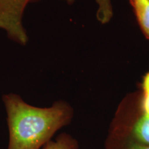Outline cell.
Segmentation results:
<instances>
[{
  "mask_svg": "<svg viewBox=\"0 0 149 149\" xmlns=\"http://www.w3.org/2000/svg\"><path fill=\"white\" fill-rule=\"evenodd\" d=\"M2 101L9 133L7 149H40L74 117L72 106L64 100L49 107H37L10 93L3 95Z\"/></svg>",
  "mask_w": 149,
  "mask_h": 149,
  "instance_id": "1",
  "label": "cell"
},
{
  "mask_svg": "<svg viewBox=\"0 0 149 149\" xmlns=\"http://www.w3.org/2000/svg\"><path fill=\"white\" fill-rule=\"evenodd\" d=\"M108 135L149 144V70L137 90L127 93L119 103Z\"/></svg>",
  "mask_w": 149,
  "mask_h": 149,
  "instance_id": "2",
  "label": "cell"
},
{
  "mask_svg": "<svg viewBox=\"0 0 149 149\" xmlns=\"http://www.w3.org/2000/svg\"><path fill=\"white\" fill-rule=\"evenodd\" d=\"M33 0H0V29L21 46L29 42V36L23 24V17L27 5Z\"/></svg>",
  "mask_w": 149,
  "mask_h": 149,
  "instance_id": "3",
  "label": "cell"
},
{
  "mask_svg": "<svg viewBox=\"0 0 149 149\" xmlns=\"http://www.w3.org/2000/svg\"><path fill=\"white\" fill-rule=\"evenodd\" d=\"M139 28L149 40V0H128Z\"/></svg>",
  "mask_w": 149,
  "mask_h": 149,
  "instance_id": "4",
  "label": "cell"
},
{
  "mask_svg": "<svg viewBox=\"0 0 149 149\" xmlns=\"http://www.w3.org/2000/svg\"><path fill=\"white\" fill-rule=\"evenodd\" d=\"M104 149H149V144L107 135L104 141Z\"/></svg>",
  "mask_w": 149,
  "mask_h": 149,
  "instance_id": "5",
  "label": "cell"
},
{
  "mask_svg": "<svg viewBox=\"0 0 149 149\" xmlns=\"http://www.w3.org/2000/svg\"><path fill=\"white\" fill-rule=\"evenodd\" d=\"M79 144L77 139L68 133H61L43 146L42 149H79Z\"/></svg>",
  "mask_w": 149,
  "mask_h": 149,
  "instance_id": "6",
  "label": "cell"
},
{
  "mask_svg": "<svg viewBox=\"0 0 149 149\" xmlns=\"http://www.w3.org/2000/svg\"><path fill=\"white\" fill-rule=\"evenodd\" d=\"M97 5V19L100 23L106 24L111 21L113 15L111 0H95Z\"/></svg>",
  "mask_w": 149,
  "mask_h": 149,
  "instance_id": "7",
  "label": "cell"
},
{
  "mask_svg": "<svg viewBox=\"0 0 149 149\" xmlns=\"http://www.w3.org/2000/svg\"><path fill=\"white\" fill-rule=\"evenodd\" d=\"M62 1H65V2H66L67 3H69V4H72V3L74 1V0H62Z\"/></svg>",
  "mask_w": 149,
  "mask_h": 149,
  "instance_id": "8",
  "label": "cell"
}]
</instances>
